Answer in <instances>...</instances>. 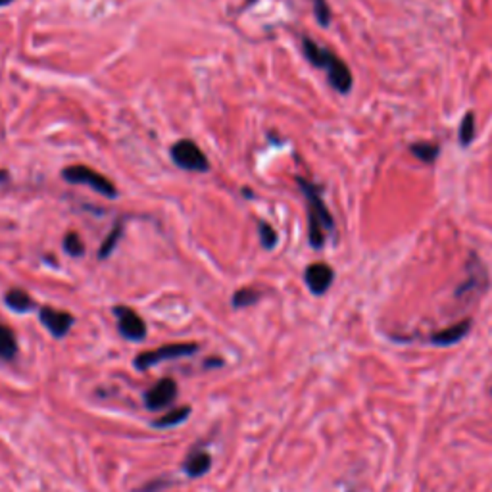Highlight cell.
Listing matches in <instances>:
<instances>
[{
  "label": "cell",
  "instance_id": "6da1fadb",
  "mask_svg": "<svg viewBox=\"0 0 492 492\" xmlns=\"http://www.w3.org/2000/svg\"><path fill=\"white\" fill-rule=\"evenodd\" d=\"M302 50L306 60H308L312 66L321 67V69L327 72L329 83H331L333 89L343 92V95L350 92L354 85V77L352 74H350L348 66H346L341 58L335 56L331 50L321 49L318 42H313L312 39H308V37H304L302 39Z\"/></svg>",
  "mask_w": 492,
  "mask_h": 492
},
{
  "label": "cell",
  "instance_id": "7a4b0ae2",
  "mask_svg": "<svg viewBox=\"0 0 492 492\" xmlns=\"http://www.w3.org/2000/svg\"><path fill=\"white\" fill-rule=\"evenodd\" d=\"M298 185L302 189L304 197L308 200V229H310V245L313 248H321L325 245V231L335 227L333 215L323 202L320 187H315L310 181L298 177Z\"/></svg>",
  "mask_w": 492,
  "mask_h": 492
},
{
  "label": "cell",
  "instance_id": "3957f363",
  "mask_svg": "<svg viewBox=\"0 0 492 492\" xmlns=\"http://www.w3.org/2000/svg\"><path fill=\"white\" fill-rule=\"evenodd\" d=\"M468 279L461 281L456 288V300L458 302H473L479 296L486 293V288L491 285L489 279V271L484 268V263L481 262V258L477 254H471L468 260Z\"/></svg>",
  "mask_w": 492,
  "mask_h": 492
},
{
  "label": "cell",
  "instance_id": "277c9868",
  "mask_svg": "<svg viewBox=\"0 0 492 492\" xmlns=\"http://www.w3.org/2000/svg\"><path fill=\"white\" fill-rule=\"evenodd\" d=\"M62 177H64L67 183L87 185V187L95 189L97 192H100V195H104V197L114 198L115 195H117V190H115L112 181L104 177L102 173L87 167V165H69V167H66V170L62 172Z\"/></svg>",
  "mask_w": 492,
  "mask_h": 492
},
{
  "label": "cell",
  "instance_id": "5b68a950",
  "mask_svg": "<svg viewBox=\"0 0 492 492\" xmlns=\"http://www.w3.org/2000/svg\"><path fill=\"white\" fill-rule=\"evenodd\" d=\"M172 160L175 165H179L181 170L187 172H208V158L204 156V152L200 150L195 140L183 139L177 140L172 147Z\"/></svg>",
  "mask_w": 492,
  "mask_h": 492
},
{
  "label": "cell",
  "instance_id": "8992f818",
  "mask_svg": "<svg viewBox=\"0 0 492 492\" xmlns=\"http://www.w3.org/2000/svg\"><path fill=\"white\" fill-rule=\"evenodd\" d=\"M198 350V345L195 343H177V345H165L160 346L156 350H147L137 356L135 366L139 369H148L152 366H156L160 361L165 360H175V358H185L190 356Z\"/></svg>",
  "mask_w": 492,
  "mask_h": 492
},
{
  "label": "cell",
  "instance_id": "52a82bcc",
  "mask_svg": "<svg viewBox=\"0 0 492 492\" xmlns=\"http://www.w3.org/2000/svg\"><path fill=\"white\" fill-rule=\"evenodd\" d=\"M115 318H117V327L125 338L129 341H142L147 336V323L142 321L139 313L127 308V306H115Z\"/></svg>",
  "mask_w": 492,
  "mask_h": 492
},
{
  "label": "cell",
  "instance_id": "ba28073f",
  "mask_svg": "<svg viewBox=\"0 0 492 492\" xmlns=\"http://www.w3.org/2000/svg\"><path fill=\"white\" fill-rule=\"evenodd\" d=\"M177 396V383L173 379H162L145 394V404L148 410H162L172 404Z\"/></svg>",
  "mask_w": 492,
  "mask_h": 492
},
{
  "label": "cell",
  "instance_id": "9c48e42d",
  "mask_svg": "<svg viewBox=\"0 0 492 492\" xmlns=\"http://www.w3.org/2000/svg\"><path fill=\"white\" fill-rule=\"evenodd\" d=\"M304 279H306V285L313 295H323V293H327L331 283L335 279V271L331 270V265H327V263H312V265L306 268Z\"/></svg>",
  "mask_w": 492,
  "mask_h": 492
},
{
  "label": "cell",
  "instance_id": "30bf717a",
  "mask_svg": "<svg viewBox=\"0 0 492 492\" xmlns=\"http://www.w3.org/2000/svg\"><path fill=\"white\" fill-rule=\"evenodd\" d=\"M39 320L44 327L49 329L50 333L58 338L66 336L69 333V329L74 325V315L67 312H62V310H54L50 306H44L41 308L39 312Z\"/></svg>",
  "mask_w": 492,
  "mask_h": 492
},
{
  "label": "cell",
  "instance_id": "8fae6325",
  "mask_svg": "<svg viewBox=\"0 0 492 492\" xmlns=\"http://www.w3.org/2000/svg\"><path fill=\"white\" fill-rule=\"evenodd\" d=\"M469 331H471V320H464V321H458V323H454V325H450V327L441 329V331H436V333H433V335H429L427 336V341H429L433 346L458 345L461 338L468 336Z\"/></svg>",
  "mask_w": 492,
  "mask_h": 492
},
{
  "label": "cell",
  "instance_id": "7c38bea8",
  "mask_svg": "<svg viewBox=\"0 0 492 492\" xmlns=\"http://www.w3.org/2000/svg\"><path fill=\"white\" fill-rule=\"evenodd\" d=\"M183 468L189 477H202L212 468V458L208 452H192L189 458L185 459Z\"/></svg>",
  "mask_w": 492,
  "mask_h": 492
},
{
  "label": "cell",
  "instance_id": "4fadbf2b",
  "mask_svg": "<svg viewBox=\"0 0 492 492\" xmlns=\"http://www.w3.org/2000/svg\"><path fill=\"white\" fill-rule=\"evenodd\" d=\"M4 302H6L10 310H14V312L17 313L29 312V310H33L35 308L33 298L27 295L25 290H22V288H12V290H8L6 296H4Z\"/></svg>",
  "mask_w": 492,
  "mask_h": 492
},
{
  "label": "cell",
  "instance_id": "5bb4252c",
  "mask_svg": "<svg viewBox=\"0 0 492 492\" xmlns=\"http://www.w3.org/2000/svg\"><path fill=\"white\" fill-rule=\"evenodd\" d=\"M17 354V341L14 331L0 323V358L2 360H14Z\"/></svg>",
  "mask_w": 492,
  "mask_h": 492
},
{
  "label": "cell",
  "instance_id": "9a60e30c",
  "mask_svg": "<svg viewBox=\"0 0 492 492\" xmlns=\"http://www.w3.org/2000/svg\"><path fill=\"white\" fill-rule=\"evenodd\" d=\"M410 152L413 156L421 160L423 164H433L438 154H441V147L436 142H427V140H421V142H413L410 145Z\"/></svg>",
  "mask_w": 492,
  "mask_h": 492
},
{
  "label": "cell",
  "instance_id": "2e32d148",
  "mask_svg": "<svg viewBox=\"0 0 492 492\" xmlns=\"http://www.w3.org/2000/svg\"><path fill=\"white\" fill-rule=\"evenodd\" d=\"M477 135V125H475V114L473 112H468V114L464 115V120H461V123H459V145L461 147H469L471 142H473V139H475Z\"/></svg>",
  "mask_w": 492,
  "mask_h": 492
},
{
  "label": "cell",
  "instance_id": "e0dca14e",
  "mask_svg": "<svg viewBox=\"0 0 492 492\" xmlns=\"http://www.w3.org/2000/svg\"><path fill=\"white\" fill-rule=\"evenodd\" d=\"M190 416V408L189 406H183V408H177V410H172L170 413H165L160 419L154 421V427H173L183 423L185 419Z\"/></svg>",
  "mask_w": 492,
  "mask_h": 492
},
{
  "label": "cell",
  "instance_id": "ac0fdd59",
  "mask_svg": "<svg viewBox=\"0 0 492 492\" xmlns=\"http://www.w3.org/2000/svg\"><path fill=\"white\" fill-rule=\"evenodd\" d=\"M123 233V225L122 223H117L114 229L110 231V235H108L106 238H104V243L100 245L99 248V258H108V256L114 252V248L117 246V243H120V237H122Z\"/></svg>",
  "mask_w": 492,
  "mask_h": 492
},
{
  "label": "cell",
  "instance_id": "d6986e66",
  "mask_svg": "<svg viewBox=\"0 0 492 492\" xmlns=\"http://www.w3.org/2000/svg\"><path fill=\"white\" fill-rule=\"evenodd\" d=\"M258 300H260V293L254 288H240L233 295V306L235 308H246V306H252Z\"/></svg>",
  "mask_w": 492,
  "mask_h": 492
},
{
  "label": "cell",
  "instance_id": "ffe728a7",
  "mask_svg": "<svg viewBox=\"0 0 492 492\" xmlns=\"http://www.w3.org/2000/svg\"><path fill=\"white\" fill-rule=\"evenodd\" d=\"M64 250L72 256H81L85 252V245L75 231H69L64 238Z\"/></svg>",
  "mask_w": 492,
  "mask_h": 492
},
{
  "label": "cell",
  "instance_id": "44dd1931",
  "mask_svg": "<svg viewBox=\"0 0 492 492\" xmlns=\"http://www.w3.org/2000/svg\"><path fill=\"white\" fill-rule=\"evenodd\" d=\"M258 231H260V238H262L263 248H273V246L277 245V231L273 229L270 223L260 222Z\"/></svg>",
  "mask_w": 492,
  "mask_h": 492
},
{
  "label": "cell",
  "instance_id": "7402d4cb",
  "mask_svg": "<svg viewBox=\"0 0 492 492\" xmlns=\"http://www.w3.org/2000/svg\"><path fill=\"white\" fill-rule=\"evenodd\" d=\"M313 14L321 27H327L331 22V8H329L327 0H313Z\"/></svg>",
  "mask_w": 492,
  "mask_h": 492
},
{
  "label": "cell",
  "instance_id": "603a6c76",
  "mask_svg": "<svg viewBox=\"0 0 492 492\" xmlns=\"http://www.w3.org/2000/svg\"><path fill=\"white\" fill-rule=\"evenodd\" d=\"M10 2H14V0H0V6H6Z\"/></svg>",
  "mask_w": 492,
  "mask_h": 492
},
{
  "label": "cell",
  "instance_id": "cb8c5ba5",
  "mask_svg": "<svg viewBox=\"0 0 492 492\" xmlns=\"http://www.w3.org/2000/svg\"><path fill=\"white\" fill-rule=\"evenodd\" d=\"M491 393H492V391H491Z\"/></svg>",
  "mask_w": 492,
  "mask_h": 492
}]
</instances>
